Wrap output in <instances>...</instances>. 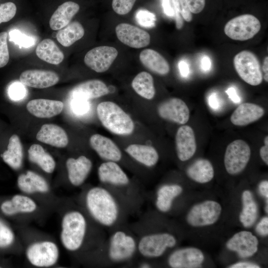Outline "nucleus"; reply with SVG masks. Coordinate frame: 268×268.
I'll use <instances>...</instances> for the list:
<instances>
[{"label": "nucleus", "mask_w": 268, "mask_h": 268, "mask_svg": "<svg viewBox=\"0 0 268 268\" xmlns=\"http://www.w3.org/2000/svg\"><path fill=\"white\" fill-rule=\"evenodd\" d=\"M135 19L139 25L145 28L154 27L156 20V16L153 13L143 9L136 11Z\"/></svg>", "instance_id": "obj_38"}, {"label": "nucleus", "mask_w": 268, "mask_h": 268, "mask_svg": "<svg viewBox=\"0 0 268 268\" xmlns=\"http://www.w3.org/2000/svg\"><path fill=\"white\" fill-rule=\"evenodd\" d=\"M264 113L263 108L258 105L244 103L234 110L231 116L230 121L234 125L244 126L260 119Z\"/></svg>", "instance_id": "obj_23"}, {"label": "nucleus", "mask_w": 268, "mask_h": 268, "mask_svg": "<svg viewBox=\"0 0 268 268\" xmlns=\"http://www.w3.org/2000/svg\"><path fill=\"white\" fill-rule=\"evenodd\" d=\"M23 148L19 137L15 134L9 139L7 150L1 154L4 162L14 170L19 169L22 164Z\"/></svg>", "instance_id": "obj_31"}, {"label": "nucleus", "mask_w": 268, "mask_h": 268, "mask_svg": "<svg viewBox=\"0 0 268 268\" xmlns=\"http://www.w3.org/2000/svg\"><path fill=\"white\" fill-rule=\"evenodd\" d=\"M36 139L42 143L58 148H64L68 143L66 131L59 126L53 124L42 125L36 134Z\"/></svg>", "instance_id": "obj_22"}, {"label": "nucleus", "mask_w": 268, "mask_h": 268, "mask_svg": "<svg viewBox=\"0 0 268 268\" xmlns=\"http://www.w3.org/2000/svg\"><path fill=\"white\" fill-rule=\"evenodd\" d=\"M177 157L182 161L190 159L195 153L197 148L194 132L188 125L181 126L175 136Z\"/></svg>", "instance_id": "obj_17"}, {"label": "nucleus", "mask_w": 268, "mask_h": 268, "mask_svg": "<svg viewBox=\"0 0 268 268\" xmlns=\"http://www.w3.org/2000/svg\"><path fill=\"white\" fill-rule=\"evenodd\" d=\"M89 143L98 156L105 161L118 163L122 158L120 148L113 141L106 136L98 134H94L90 137Z\"/></svg>", "instance_id": "obj_20"}, {"label": "nucleus", "mask_w": 268, "mask_h": 268, "mask_svg": "<svg viewBox=\"0 0 268 268\" xmlns=\"http://www.w3.org/2000/svg\"><path fill=\"white\" fill-rule=\"evenodd\" d=\"M37 208L35 202L29 197L22 195H14L0 205L2 213L6 215H13L20 213H31Z\"/></svg>", "instance_id": "obj_30"}, {"label": "nucleus", "mask_w": 268, "mask_h": 268, "mask_svg": "<svg viewBox=\"0 0 268 268\" xmlns=\"http://www.w3.org/2000/svg\"><path fill=\"white\" fill-rule=\"evenodd\" d=\"M181 14L183 19L187 22L192 20V14L185 0H179Z\"/></svg>", "instance_id": "obj_48"}, {"label": "nucleus", "mask_w": 268, "mask_h": 268, "mask_svg": "<svg viewBox=\"0 0 268 268\" xmlns=\"http://www.w3.org/2000/svg\"><path fill=\"white\" fill-rule=\"evenodd\" d=\"M260 154L262 160L268 165V146L264 145L261 147Z\"/></svg>", "instance_id": "obj_57"}, {"label": "nucleus", "mask_w": 268, "mask_h": 268, "mask_svg": "<svg viewBox=\"0 0 268 268\" xmlns=\"http://www.w3.org/2000/svg\"><path fill=\"white\" fill-rule=\"evenodd\" d=\"M29 161L39 166L47 173H53L56 167V162L53 157L40 144H33L28 150Z\"/></svg>", "instance_id": "obj_34"}, {"label": "nucleus", "mask_w": 268, "mask_h": 268, "mask_svg": "<svg viewBox=\"0 0 268 268\" xmlns=\"http://www.w3.org/2000/svg\"><path fill=\"white\" fill-rule=\"evenodd\" d=\"M233 64L238 74L245 82L253 86L262 83L263 74L260 64L252 52L244 50L237 54L234 58Z\"/></svg>", "instance_id": "obj_7"}, {"label": "nucleus", "mask_w": 268, "mask_h": 268, "mask_svg": "<svg viewBox=\"0 0 268 268\" xmlns=\"http://www.w3.org/2000/svg\"><path fill=\"white\" fill-rule=\"evenodd\" d=\"M125 151L135 161L147 167L155 166L159 160L158 152L150 145L132 144L127 147Z\"/></svg>", "instance_id": "obj_25"}, {"label": "nucleus", "mask_w": 268, "mask_h": 268, "mask_svg": "<svg viewBox=\"0 0 268 268\" xmlns=\"http://www.w3.org/2000/svg\"><path fill=\"white\" fill-rule=\"evenodd\" d=\"M226 93L228 95L229 98L235 103H240L241 99L239 96L237 95L236 91L234 87H229L226 91Z\"/></svg>", "instance_id": "obj_54"}, {"label": "nucleus", "mask_w": 268, "mask_h": 268, "mask_svg": "<svg viewBox=\"0 0 268 268\" xmlns=\"http://www.w3.org/2000/svg\"><path fill=\"white\" fill-rule=\"evenodd\" d=\"M19 80L25 86L43 89L56 84L59 81V77L52 71L30 69L23 71L19 76Z\"/></svg>", "instance_id": "obj_18"}, {"label": "nucleus", "mask_w": 268, "mask_h": 268, "mask_svg": "<svg viewBox=\"0 0 268 268\" xmlns=\"http://www.w3.org/2000/svg\"><path fill=\"white\" fill-rule=\"evenodd\" d=\"M64 108L63 102L47 99H35L26 105L27 111L39 118H50L60 114Z\"/></svg>", "instance_id": "obj_21"}, {"label": "nucleus", "mask_w": 268, "mask_h": 268, "mask_svg": "<svg viewBox=\"0 0 268 268\" xmlns=\"http://www.w3.org/2000/svg\"><path fill=\"white\" fill-rule=\"evenodd\" d=\"M159 116L163 119L184 125L190 118V110L182 99L172 98L160 103L157 108Z\"/></svg>", "instance_id": "obj_14"}, {"label": "nucleus", "mask_w": 268, "mask_h": 268, "mask_svg": "<svg viewBox=\"0 0 268 268\" xmlns=\"http://www.w3.org/2000/svg\"><path fill=\"white\" fill-rule=\"evenodd\" d=\"M26 256L29 263L34 266L50 267L57 262L59 250L55 243L44 241L29 245L26 250Z\"/></svg>", "instance_id": "obj_10"}, {"label": "nucleus", "mask_w": 268, "mask_h": 268, "mask_svg": "<svg viewBox=\"0 0 268 268\" xmlns=\"http://www.w3.org/2000/svg\"><path fill=\"white\" fill-rule=\"evenodd\" d=\"M35 52L39 59L53 65L60 64L64 59L62 51L54 41L50 39H45L40 42Z\"/></svg>", "instance_id": "obj_32"}, {"label": "nucleus", "mask_w": 268, "mask_h": 268, "mask_svg": "<svg viewBox=\"0 0 268 268\" xmlns=\"http://www.w3.org/2000/svg\"><path fill=\"white\" fill-rule=\"evenodd\" d=\"M16 6L12 2L0 4V24L11 20L16 12Z\"/></svg>", "instance_id": "obj_41"}, {"label": "nucleus", "mask_w": 268, "mask_h": 268, "mask_svg": "<svg viewBox=\"0 0 268 268\" xmlns=\"http://www.w3.org/2000/svg\"><path fill=\"white\" fill-rule=\"evenodd\" d=\"M172 1L176 26L178 29H181L183 26L184 22L181 14L179 0H172Z\"/></svg>", "instance_id": "obj_47"}, {"label": "nucleus", "mask_w": 268, "mask_h": 268, "mask_svg": "<svg viewBox=\"0 0 268 268\" xmlns=\"http://www.w3.org/2000/svg\"><path fill=\"white\" fill-rule=\"evenodd\" d=\"M7 33H0V68L6 66L9 61V55L7 44Z\"/></svg>", "instance_id": "obj_43"}, {"label": "nucleus", "mask_w": 268, "mask_h": 268, "mask_svg": "<svg viewBox=\"0 0 268 268\" xmlns=\"http://www.w3.org/2000/svg\"><path fill=\"white\" fill-rule=\"evenodd\" d=\"M187 176L200 183L210 181L214 177V169L211 162L205 159L195 161L186 170Z\"/></svg>", "instance_id": "obj_33"}, {"label": "nucleus", "mask_w": 268, "mask_h": 268, "mask_svg": "<svg viewBox=\"0 0 268 268\" xmlns=\"http://www.w3.org/2000/svg\"><path fill=\"white\" fill-rule=\"evenodd\" d=\"M230 268H259L260 267L255 264L249 262H238L231 265Z\"/></svg>", "instance_id": "obj_52"}, {"label": "nucleus", "mask_w": 268, "mask_h": 268, "mask_svg": "<svg viewBox=\"0 0 268 268\" xmlns=\"http://www.w3.org/2000/svg\"><path fill=\"white\" fill-rule=\"evenodd\" d=\"M256 232L260 235L266 236L268 234V217H263L256 227Z\"/></svg>", "instance_id": "obj_49"}, {"label": "nucleus", "mask_w": 268, "mask_h": 268, "mask_svg": "<svg viewBox=\"0 0 268 268\" xmlns=\"http://www.w3.org/2000/svg\"><path fill=\"white\" fill-rule=\"evenodd\" d=\"M243 208L239 215V219L245 227L253 225L258 215V205L254 199L252 193L245 190L242 195Z\"/></svg>", "instance_id": "obj_35"}, {"label": "nucleus", "mask_w": 268, "mask_h": 268, "mask_svg": "<svg viewBox=\"0 0 268 268\" xmlns=\"http://www.w3.org/2000/svg\"><path fill=\"white\" fill-rule=\"evenodd\" d=\"M84 201L85 207L93 220L109 232L126 224L130 215L116 196L103 186L88 189Z\"/></svg>", "instance_id": "obj_1"}, {"label": "nucleus", "mask_w": 268, "mask_h": 268, "mask_svg": "<svg viewBox=\"0 0 268 268\" xmlns=\"http://www.w3.org/2000/svg\"><path fill=\"white\" fill-rule=\"evenodd\" d=\"M204 260L202 252L196 248L176 250L170 254L168 264L172 268H194L199 267Z\"/></svg>", "instance_id": "obj_15"}, {"label": "nucleus", "mask_w": 268, "mask_h": 268, "mask_svg": "<svg viewBox=\"0 0 268 268\" xmlns=\"http://www.w3.org/2000/svg\"><path fill=\"white\" fill-rule=\"evenodd\" d=\"M14 240V235L12 230L0 220V248H5L11 245Z\"/></svg>", "instance_id": "obj_40"}, {"label": "nucleus", "mask_w": 268, "mask_h": 268, "mask_svg": "<svg viewBox=\"0 0 268 268\" xmlns=\"http://www.w3.org/2000/svg\"><path fill=\"white\" fill-rule=\"evenodd\" d=\"M201 69L206 72L209 71L211 68V61L207 56H203L201 61Z\"/></svg>", "instance_id": "obj_55"}, {"label": "nucleus", "mask_w": 268, "mask_h": 268, "mask_svg": "<svg viewBox=\"0 0 268 268\" xmlns=\"http://www.w3.org/2000/svg\"><path fill=\"white\" fill-rule=\"evenodd\" d=\"M73 112L79 115L85 114L89 109L88 100L78 97H73L71 103Z\"/></svg>", "instance_id": "obj_44"}, {"label": "nucleus", "mask_w": 268, "mask_h": 268, "mask_svg": "<svg viewBox=\"0 0 268 268\" xmlns=\"http://www.w3.org/2000/svg\"><path fill=\"white\" fill-rule=\"evenodd\" d=\"M109 93V90L104 82L98 79H91L76 86L72 89V96L88 100L106 95Z\"/></svg>", "instance_id": "obj_29"}, {"label": "nucleus", "mask_w": 268, "mask_h": 268, "mask_svg": "<svg viewBox=\"0 0 268 268\" xmlns=\"http://www.w3.org/2000/svg\"><path fill=\"white\" fill-rule=\"evenodd\" d=\"M9 41L13 42L15 44L25 48L33 46L35 40L32 37L28 36L18 30L14 29L9 33Z\"/></svg>", "instance_id": "obj_39"}, {"label": "nucleus", "mask_w": 268, "mask_h": 268, "mask_svg": "<svg viewBox=\"0 0 268 268\" xmlns=\"http://www.w3.org/2000/svg\"><path fill=\"white\" fill-rule=\"evenodd\" d=\"M60 239L64 247L70 252L78 251L86 241L88 223L86 216L77 209L66 212L63 217Z\"/></svg>", "instance_id": "obj_5"}, {"label": "nucleus", "mask_w": 268, "mask_h": 268, "mask_svg": "<svg viewBox=\"0 0 268 268\" xmlns=\"http://www.w3.org/2000/svg\"><path fill=\"white\" fill-rule=\"evenodd\" d=\"M84 29L77 21L69 23L60 29L56 35L57 41L64 47H69L82 38Z\"/></svg>", "instance_id": "obj_37"}, {"label": "nucleus", "mask_w": 268, "mask_h": 268, "mask_svg": "<svg viewBox=\"0 0 268 268\" xmlns=\"http://www.w3.org/2000/svg\"><path fill=\"white\" fill-rule=\"evenodd\" d=\"M118 55L114 47L101 46L89 50L85 55L84 62L85 65L99 73L107 71Z\"/></svg>", "instance_id": "obj_12"}, {"label": "nucleus", "mask_w": 268, "mask_h": 268, "mask_svg": "<svg viewBox=\"0 0 268 268\" xmlns=\"http://www.w3.org/2000/svg\"><path fill=\"white\" fill-rule=\"evenodd\" d=\"M98 117L103 126L111 133L120 135L131 134L134 124L131 117L119 105L112 101H104L97 106Z\"/></svg>", "instance_id": "obj_6"}, {"label": "nucleus", "mask_w": 268, "mask_h": 268, "mask_svg": "<svg viewBox=\"0 0 268 268\" xmlns=\"http://www.w3.org/2000/svg\"><path fill=\"white\" fill-rule=\"evenodd\" d=\"M221 210L218 202L206 201L193 206L187 215L186 220L190 225L195 227L211 225L218 220Z\"/></svg>", "instance_id": "obj_11"}, {"label": "nucleus", "mask_w": 268, "mask_h": 268, "mask_svg": "<svg viewBox=\"0 0 268 268\" xmlns=\"http://www.w3.org/2000/svg\"><path fill=\"white\" fill-rule=\"evenodd\" d=\"M259 191L263 196L267 199L268 198V181L267 180L263 181L260 183Z\"/></svg>", "instance_id": "obj_56"}, {"label": "nucleus", "mask_w": 268, "mask_h": 268, "mask_svg": "<svg viewBox=\"0 0 268 268\" xmlns=\"http://www.w3.org/2000/svg\"><path fill=\"white\" fill-rule=\"evenodd\" d=\"M79 10V5L76 2L68 1L58 6L49 21L50 28L54 30H60L70 22Z\"/></svg>", "instance_id": "obj_26"}, {"label": "nucleus", "mask_w": 268, "mask_h": 268, "mask_svg": "<svg viewBox=\"0 0 268 268\" xmlns=\"http://www.w3.org/2000/svg\"><path fill=\"white\" fill-rule=\"evenodd\" d=\"M115 32L118 39L131 48H143L150 42V36L147 32L129 23H122L117 25Z\"/></svg>", "instance_id": "obj_13"}, {"label": "nucleus", "mask_w": 268, "mask_h": 268, "mask_svg": "<svg viewBox=\"0 0 268 268\" xmlns=\"http://www.w3.org/2000/svg\"><path fill=\"white\" fill-rule=\"evenodd\" d=\"M17 183L18 188L26 194L45 193L49 190L48 184L45 179L30 170L20 174L17 178Z\"/></svg>", "instance_id": "obj_27"}, {"label": "nucleus", "mask_w": 268, "mask_h": 268, "mask_svg": "<svg viewBox=\"0 0 268 268\" xmlns=\"http://www.w3.org/2000/svg\"><path fill=\"white\" fill-rule=\"evenodd\" d=\"M136 0H113L112 6L114 11L119 15L128 14L132 10Z\"/></svg>", "instance_id": "obj_42"}, {"label": "nucleus", "mask_w": 268, "mask_h": 268, "mask_svg": "<svg viewBox=\"0 0 268 268\" xmlns=\"http://www.w3.org/2000/svg\"><path fill=\"white\" fill-rule=\"evenodd\" d=\"M139 59L144 67L157 74L165 75L170 71V66L166 60L153 49L142 50L139 54Z\"/></svg>", "instance_id": "obj_28"}, {"label": "nucleus", "mask_w": 268, "mask_h": 268, "mask_svg": "<svg viewBox=\"0 0 268 268\" xmlns=\"http://www.w3.org/2000/svg\"><path fill=\"white\" fill-rule=\"evenodd\" d=\"M192 13L197 14L204 8L205 0H185Z\"/></svg>", "instance_id": "obj_46"}, {"label": "nucleus", "mask_w": 268, "mask_h": 268, "mask_svg": "<svg viewBox=\"0 0 268 268\" xmlns=\"http://www.w3.org/2000/svg\"><path fill=\"white\" fill-rule=\"evenodd\" d=\"M259 241L251 232L246 231L236 233L227 242L226 247L230 250L236 252L239 257H251L258 251Z\"/></svg>", "instance_id": "obj_16"}, {"label": "nucleus", "mask_w": 268, "mask_h": 268, "mask_svg": "<svg viewBox=\"0 0 268 268\" xmlns=\"http://www.w3.org/2000/svg\"><path fill=\"white\" fill-rule=\"evenodd\" d=\"M268 73H265L264 75V79L266 82H268Z\"/></svg>", "instance_id": "obj_61"}, {"label": "nucleus", "mask_w": 268, "mask_h": 268, "mask_svg": "<svg viewBox=\"0 0 268 268\" xmlns=\"http://www.w3.org/2000/svg\"><path fill=\"white\" fill-rule=\"evenodd\" d=\"M261 24L255 16L245 14L233 18L225 24L224 33L230 38L245 41L252 38L260 31Z\"/></svg>", "instance_id": "obj_8"}, {"label": "nucleus", "mask_w": 268, "mask_h": 268, "mask_svg": "<svg viewBox=\"0 0 268 268\" xmlns=\"http://www.w3.org/2000/svg\"><path fill=\"white\" fill-rule=\"evenodd\" d=\"M132 86L138 95L144 99L151 100L155 96L153 78L147 72L141 71L138 73L133 79Z\"/></svg>", "instance_id": "obj_36"}, {"label": "nucleus", "mask_w": 268, "mask_h": 268, "mask_svg": "<svg viewBox=\"0 0 268 268\" xmlns=\"http://www.w3.org/2000/svg\"><path fill=\"white\" fill-rule=\"evenodd\" d=\"M162 6L164 13L170 17L174 16L173 7L171 6L170 0H162Z\"/></svg>", "instance_id": "obj_51"}, {"label": "nucleus", "mask_w": 268, "mask_h": 268, "mask_svg": "<svg viewBox=\"0 0 268 268\" xmlns=\"http://www.w3.org/2000/svg\"><path fill=\"white\" fill-rule=\"evenodd\" d=\"M135 266L139 268H150L152 267L150 261L144 259H140L139 261L136 263Z\"/></svg>", "instance_id": "obj_58"}, {"label": "nucleus", "mask_w": 268, "mask_h": 268, "mask_svg": "<svg viewBox=\"0 0 268 268\" xmlns=\"http://www.w3.org/2000/svg\"><path fill=\"white\" fill-rule=\"evenodd\" d=\"M68 179L74 187L82 185L86 180L92 167V162L84 155L77 158H68L66 163Z\"/></svg>", "instance_id": "obj_19"}, {"label": "nucleus", "mask_w": 268, "mask_h": 268, "mask_svg": "<svg viewBox=\"0 0 268 268\" xmlns=\"http://www.w3.org/2000/svg\"><path fill=\"white\" fill-rule=\"evenodd\" d=\"M130 226L137 238V258L140 259L151 261L158 258L177 244L173 234L153 231L141 217Z\"/></svg>", "instance_id": "obj_4"}, {"label": "nucleus", "mask_w": 268, "mask_h": 268, "mask_svg": "<svg viewBox=\"0 0 268 268\" xmlns=\"http://www.w3.org/2000/svg\"><path fill=\"white\" fill-rule=\"evenodd\" d=\"M178 67L181 75L184 77H187L190 73L189 67L188 64L184 61H181L178 63Z\"/></svg>", "instance_id": "obj_53"}, {"label": "nucleus", "mask_w": 268, "mask_h": 268, "mask_svg": "<svg viewBox=\"0 0 268 268\" xmlns=\"http://www.w3.org/2000/svg\"><path fill=\"white\" fill-rule=\"evenodd\" d=\"M98 249L103 266L133 265L137 258V238L126 223L110 231Z\"/></svg>", "instance_id": "obj_3"}, {"label": "nucleus", "mask_w": 268, "mask_h": 268, "mask_svg": "<svg viewBox=\"0 0 268 268\" xmlns=\"http://www.w3.org/2000/svg\"><path fill=\"white\" fill-rule=\"evenodd\" d=\"M251 157V149L246 142L237 139L226 147L224 163L226 171L231 175L241 172L246 167Z\"/></svg>", "instance_id": "obj_9"}, {"label": "nucleus", "mask_w": 268, "mask_h": 268, "mask_svg": "<svg viewBox=\"0 0 268 268\" xmlns=\"http://www.w3.org/2000/svg\"><path fill=\"white\" fill-rule=\"evenodd\" d=\"M208 103L209 106L213 110H217L220 107L221 102L216 94L211 93L208 98Z\"/></svg>", "instance_id": "obj_50"}, {"label": "nucleus", "mask_w": 268, "mask_h": 268, "mask_svg": "<svg viewBox=\"0 0 268 268\" xmlns=\"http://www.w3.org/2000/svg\"><path fill=\"white\" fill-rule=\"evenodd\" d=\"M262 69L263 71L265 72V73H268V57L267 56L265 57L263 67Z\"/></svg>", "instance_id": "obj_59"}, {"label": "nucleus", "mask_w": 268, "mask_h": 268, "mask_svg": "<svg viewBox=\"0 0 268 268\" xmlns=\"http://www.w3.org/2000/svg\"><path fill=\"white\" fill-rule=\"evenodd\" d=\"M264 143H265V145L268 146V135L266 136L265 137V138Z\"/></svg>", "instance_id": "obj_60"}, {"label": "nucleus", "mask_w": 268, "mask_h": 268, "mask_svg": "<svg viewBox=\"0 0 268 268\" xmlns=\"http://www.w3.org/2000/svg\"><path fill=\"white\" fill-rule=\"evenodd\" d=\"M21 82H15L9 87L8 95L13 100H19L26 95V88Z\"/></svg>", "instance_id": "obj_45"}, {"label": "nucleus", "mask_w": 268, "mask_h": 268, "mask_svg": "<svg viewBox=\"0 0 268 268\" xmlns=\"http://www.w3.org/2000/svg\"><path fill=\"white\" fill-rule=\"evenodd\" d=\"M102 186L112 192L130 215L138 214L147 199L144 190L133 184L131 179L117 162L105 161L97 170Z\"/></svg>", "instance_id": "obj_2"}, {"label": "nucleus", "mask_w": 268, "mask_h": 268, "mask_svg": "<svg viewBox=\"0 0 268 268\" xmlns=\"http://www.w3.org/2000/svg\"><path fill=\"white\" fill-rule=\"evenodd\" d=\"M183 192L182 187L176 184H167L159 187L156 192L154 204L162 213L170 211L175 199Z\"/></svg>", "instance_id": "obj_24"}]
</instances>
